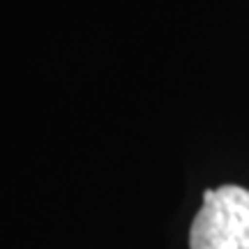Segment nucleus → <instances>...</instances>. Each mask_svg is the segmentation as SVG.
Segmentation results:
<instances>
[{"mask_svg": "<svg viewBox=\"0 0 249 249\" xmlns=\"http://www.w3.org/2000/svg\"><path fill=\"white\" fill-rule=\"evenodd\" d=\"M192 249H249V189L224 185L203 194L192 233Z\"/></svg>", "mask_w": 249, "mask_h": 249, "instance_id": "obj_1", "label": "nucleus"}]
</instances>
